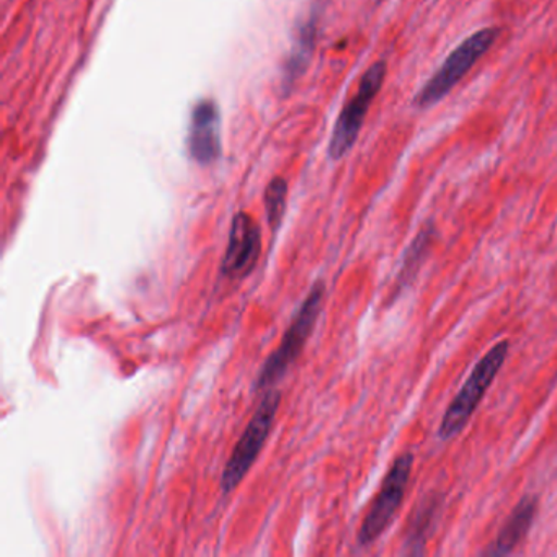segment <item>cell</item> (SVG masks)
Here are the masks:
<instances>
[{
    "instance_id": "cell-1",
    "label": "cell",
    "mask_w": 557,
    "mask_h": 557,
    "mask_svg": "<svg viewBox=\"0 0 557 557\" xmlns=\"http://www.w3.org/2000/svg\"><path fill=\"white\" fill-rule=\"evenodd\" d=\"M498 37H500V28L485 27L466 38L456 50L448 54L435 74L426 81L425 86L413 99V106L417 109H430L435 103L442 102L461 83L462 77L474 67V64L494 47Z\"/></svg>"
},
{
    "instance_id": "cell-2",
    "label": "cell",
    "mask_w": 557,
    "mask_h": 557,
    "mask_svg": "<svg viewBox=\"0 0 557 557\" xmlns=\"http://www.w3.org/2000/svg\"><path fill=\"white\" fill-rule=\"evenodd\" d=\"M325 285L322 282L312 286L305 302L299 308L298 314L289 324L288 331L283 335L278 348L267 358L265 364L260 370L259 377L256 381V391H269L285 376L293 363L298 360L315 327L319 314H321L322 301H324Z\"/></svg>"
},
{
    "instance_id": "cell-3",
    "label": "cell",
    "mask_w": 557,
    "mask_h": 557,
    "mask_svg": "<svg viewBox=\"0 0 557 557\" xmlns=\"http://www.w3.org/2000/svg\"><path fill=\"white\" fill-rule=\"evenodd\" d=\"M508 341L498 342L475 364L474 370L466 380L465 386L456 394L453 403L443 416L438 435L442 440H451L465 430L471 420L472 413L481 404L482 397L487 393L491 384L497 377L498 371L504 367L508 355Z\"/></svg>"
},
{
    "instance_id": "cell-4",
    "label": "cell",
    "mask_w": 557,
    "mask_h": 557,
    "mask_svg": "<svg viewBox=\"0 0 557 557\" xmlns=\"http://www.w3.org/2000/svg\"><path fill=\"white\" fill-rule=\"evenodd\" d=\"M282 404V393L278 389H269L263 396L262 403L257 407L256 413L250 419L249 425L244 430L233 455L227 459L226 468L221 475V491L231 494L246 478L256 459L259 458L267 438L273 429L276 413Z\"/></svg>"
},
{
    "instance_id": "cell-5",
    "label": "cell",
    "mask_w": 557,
    "mask_h": 557,
    "mask_svg": "<svg viewBox=\"0 0 557 557\" xmlns=\"http://www.w3.org/2000/svg\"><path fill=\"white\" fill-rule=\"evenodd\" d=\"M384 77H386V63L384 61L371 64L367 73L361 76L357 92L342 110L337 123H335L334 132H332L329 156L334 161H341L357 143L361 128H363L364 119L370 112L371 103L376 99L381 87H383Z\"/></svg>"
},
{
    "instance_id": "cell-6",
    "label": "cell",
    "mask_w": 557,
    "mask_h": 557,
    "mask_svg": "<svg viewBox=\"0 0 557 557\" xmlns=\"http://www.w3.org/2000/svg\"><path fill=\"white\" fill-rule=\"evenodd\" d=\"M412 453H403L394 459L393 466L387 471L380 492L371 505L370 511L364 517L358 531V544L370 546L386 531L393 521L394 515L399 510L409 485L410 472H412Z\"/></svg>"
},
{
    "instance_id": "cell-7",
    "label": "cell",
    "mask_w": 557,
    "mask_h": 557,
    "mask_svg": "<svg viewBox=\"0 0 557 557\" xmlns=\"http://www.w3.org/2000/svg\"><path fill=\"white\" fill-rule=\"evenodd\" d=\"M262 252V236L250 214L237 213L231 223L230 240L221 263V273L230 280H243L252 273Z\"/></svg>"
},
{
    "instance_id": "cell-8",
    "label": "cell",
    "mask_w": 557,
    "mask_h": 557,
    "mask_svg": "<svg viewBox=\"0 0 557 557\" xmlns=\"http://www.w3.org/2000/svg\"><path fill=\"white\" fill-rule=\"evenodd\" d=\"M188 151L200 165H210L220 158V110L213 100H201L191 112Z\"/></svg>"
},
{
    "instance_id": "cell-9",
    "label": "cell",
    "mask_w": 557,
    "mask_h": 557,
    "mask_svg": "<svg viewBox=\"0 0 557 557\" xmlns=\"http://www.w3.org/2000/svg\"><path fill=\"white\" fill-rule=\"evenodd\" d=\"M537 511V498L527 495L518 502L510 517L505 521L494 543L484 550L485 556H505L513 553L515 547L524 540L530 528L533 527Z\"/></svg>"
},
{
    "instance_id": "cell-10",
    "label": "cell",
    "mask_w": 557,
    "mask_h": 557,
    "mask_svg": "<svg viewBox=\"0 0 557 557\" xmlns=\"http://www.w3.org/2000/svg\"><path fill=\"white\" fill-rule=\"evenodd\" d=\"M440 507H442V502H440L438 495H429V497L420 502L416 513L410 517L406 536V547L410 554L423 553L426 540H429L433 528H435Z\"/></svg>"
},
{
    "instance_id": "cell-11",
    "label": "cell",
    "mask_w": 557,
    "mask_h": 557,
    "mask_svg": "<svg viewBox=\"0 0 557 557\" xmlns=\"http://www.w3.org/2000/svg\"><path fill=\"white\" fill-rule=\"evenodd\" d=\"M433 237H435V227H433V223H429L419 231L416 239L410 243L409 249H407L406 256H404L399 276H397L394 298H397L416 280L417 273L420 272V267L423 265L426 256H429Z\"/></svg>"
},
{
    "instance_id": "cell-12",
    "label": "cell",
    "mask_w": 557,
    "mask_h": 557,
    "mask_svg": "<svg viewBox=\"0 0 557 557\" xmlns=\"http://www.w3.org/2000/svg\"><path fill=\"white\" fill-rule=\"evenodd\" d=\"M286 195H288V184L285 178L275 177L267 185L263 203H265L267 223L273 233L278 230L285 216Z\"/></svg>"
},
{
    "instance_id": "cell-13",
    "label": "cell",
    "mask_w": 557,
    "mask_h": 557,
    "mask_svg": "<svg viewBox=\"0 0 557 557\" xmlns=\"http://www.w3.org/2000/svg\"><path fill=\"white\" fill-rule=\"evenodd\" d=\"M377 2H383V0H377Z\"/></svg>"
}]
</instances>
